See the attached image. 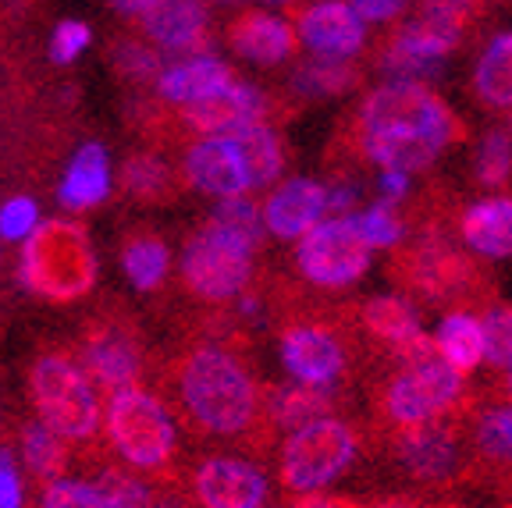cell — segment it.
<instances>
[{
	"label": "cell",
	"instance_id": "obj_1",
	"mask_svg": "<svg viewBox=\"0 0 512 508\" xmlns=\"http://www.w3.org/2000/svg\"><path fill=\"white\" fill-rule=\"evenodd\" d=\"M352 132L363 160L413 178L431 171L448 146L463 143L466 128L427 82L388 79L363 96Z\"/></svg>",
	"mask_w": 512,
	"mask_h": 508
},
{
	"label": "cell",
	"instance_id": "obj_2",
	"mask_svg": "<svg viewBox=\"0 0 512 508\" xmlns=\"http://www.w3.org/2000/svg\"><path fill=\"white\" fill-rule=\"evenodd\" d=\"M178 405L200 434L242 437L260 416V391L235 352L200 345L178 366Z\"/></svg>",
	"mask_w": 512,
	"mask_h": 508
},
{
	"label": "cell",
	"instance_id": "obj_3",
	"mask_svg": "<svg viewBox=\"0 0 512 508\" xmlns=\"http://www.w3.org/2000/svg\"><path fill=\"white\" fill-rule=\"evenodd\" d=\"M18 278L47 299H79L96 281V256L86 228L75 221H43L25 235Z\"/></svg>",
	"mask_w": 512,
	"mask_h": 508
},
{
	"label": "cell",
	"instance_id": "obj_4",
	"mask_svg": "<svg viewBox=\"0 0 512 508\" xmlns=\"http://www.w3.org/2000/svg\"><path fill=\"white\" fill-rule=\"evenodd\" d=\"M100 420H104V434L111 448L139 473H160L175 459V420H171L168 405L153 391L139 388V384L107 391Z\"/></svg>",
	"mask_w": 512,
	"mask_h": 508
},
{
	"label": "cell",
	"instance_id": "obj_5",
	"mask_svg": "<svg viewBox=\"0 0 512 508\" xmlns=\"http://www.w3.org/2000/svg\"><path fill=\"white\" fill-rule=\"evenodd\" d=\"M29 391L40 423L64 441H89L100 434V395L79 363L68 356H40L29 374Z\"/></svg>",
	"mask_w": 512,
	"mask_h": 508
},
{
	"label": "cell",
	"instance_id": "obj_6",
	"mask_svg": "<svg viewBox=\"0 0 512 508\" xmlns=\"http://www.w3.org/2000/svg\"><path fill=\"white\" fill-rule=\"evenodd\" d=\"M356 430L335 416H317L299 427L281 448L278 473L281 484L296 494H313L335 484L345 469L356 462Z\"/></svg>",
	"mask_w": 512,
	"mask_h": 508
},
{
	"label": "cell",
	"instance_id": "obj_7",
	"mask_svg": "<svg viewBox=\"0 0 512 508\" xmlns=\"http://www.w3.org/2000/svg\"><path fill=\"white\" fill-rule=\"evenodd\" d=\"M253 278V246L210 217L182 249V281L196 299L228 302Z\"/></svg>",
	"mask_w": 512,
	"mask_h": 508
},
{
	"label": "cell",
	"instance_id": "obj_8",
	"mask_svg": "<svg viewBox=\"0 0 512 508\" xmlns=\"http://www.w3.org/2000/svg\"><path fill=\"white\" fill-rule=\"evenodd\" d=\"M463 402V374L452 370L441 356L409 359L406 370L388 381L381 395L384 416L395 427H416L448 416Z\"/></svg>",
	"mask_w": 512,
	"mask_h": 508
},
{
	"label": "cell",
	"instance_id": "obj_9",
	"mask_svg": "<svg viewBox=\"0 0 512 508\" xmlns=\"http://www.w3.org/2000/svg\"><path fill=\"white\" fill-rule=\"evenodd\" d=\"M367 239L349 217H324L306 235H299L296 263L303 278L317 288H349L370 270Z\"/></svg>",
	"mask_w": 512,
	"mask_h": 508
},
{
	"label": "cell",
	"instance_id": "obj_10",
	"mask_svg": "<svg viewBox=\"0 0 512 508\" xmlns=\"http://www.w3.org/2000/svg\"><path fill=\"white\" fill-rule=\"evenodd\" d=\"M413 292H420L424 299L445 302V299H477V270H473L470 256L459 253L456 246H448L438 235H427L413 249H406V256H399V267Z\"/></svg>",
	"mask_w": 512,
	"mask_h": 508
},
{
	"label": "cell",
	"instance_id": "obj_11",
	"mask_svg": "<svg viewBox=\"0 0 512 508\" xmlns=\"http://www.w3.org/2000/svg\"><path fill=\"white\" fill-rule=\"evenodd\" d=\"M296 36L310 54L352 61L367 47V22L345 0H313L296 15Z\"/></svg>",
	"mask_w": 512,
	"mask_h": 508
},
{
	"label": "cell",
	"instance_id": "obj_12",
	"mask_svg": "<svg viewBox=\"0 0 512 508\" xmlns=\"http://www.w3.org/2000/svg\"><path fill=\"white\" fill-rule=\"evenodd\" d=\"M143 40L164 57H189L210 43V4L207 0H157L139 18Z\"/></svg>",
	"mask_w": 512,
	"mask_h": 508
},
{
	"label": "cell",
	"instance_id": "obj_13",
	"mask_svg": "<svg viewBox=\"0 0 512 508\" xmlns=\"http://www.w3.org/2000/svg\"><path fill=\"white\" fill-rule=\"evenodd\" d=\"M473 18H477V0H420L416 15L402 29H395V36L416 54L445 61L459 50Z\"/></svg>",
	"mask_w": 512,
	"mask_h": 508
},
{
	"label": "cell",
	"instance_id": "obj_14",
	"mask_svg": "<svg viewBox=\"0 0 512 508\" xmlns=\"http://www.w3.org/2000/svg\"><path fill=\"white\" fill-rule=\"evenodd\" d=\"M192 494L200 508H264L267 477L246 459L210 455L192 473Z\"/></svg>",
	"mask_w": 512,
	"mask_h": 508
},
{
	"label": "cell",
	"instance_id": "obj_15",
	"mask_svg": "<svg viewBox=\"0 0 512 508\" xmlns=\"http://www.w3.org/2000/svg\"><path fill=\"white\" fill-rule=\"evenodd\" d=\"M224 32H228V47L235 50V57L256 64V68H278V64L292 61L299 47L296 25L267 8L239 11Z\"/></svg>",
	"mask_w": 512,
	"mask_h": 508
},
{
	"label": "cell",
	"instance_id": "obj_16",
	"mask_svg": "<svg viewBox=\"0 0 512 508\" xmlns=\"http://www.w3.org/2000/svg\"><path fill=\"white\" fill-rule=\"evenodd\" d=\"M267 114H271V100L264 96V89L242 79L224 82L221 89L207 93L203 100L182 107L185 125L196 128L200 135L235 132V128L253 125V121H267Z\"/></svg>",
	"mask_w": 512,
	"mask_h": 508
},
{
	"label": "cell",
	"instance_id": "obj_17",
	"mask_svg": "<svg viewBox=\"0 0 512 508\" xmlns=\"http://www.w3.org/2000/svg\"><path fill=\"white\" fill-rule=\"evenodd\" d=\"M281 363L296 384L331 388L345 374V349L328 327L296 324L281 334Z\"/></svg>",
	"mask_w": 512,
	"mask_h": 508
},
{
	"label": "cell",
	"instance_id": "obj_18",
	"mask_svg": "<svg viewBox=\"0 0 512 508\" xmlns=\"http://www.w3.org/2000/svg\"><path fill=\"white\" fill-rule=\"evenodd\" d=\"M185 178L217 199L246 196L249 178L232 135H200L185 153Z\"/></svg>",
	"mask_w": 512,
	"mask_h": 508
},
{
	"label": "cell",
	"instance_id": "obj_19",
	"mask_svg": "<svg viewBox=\"0 0 512 508\" xmlns=\"http://www.w3.org/2000/svg\"><path fill=\"white\" fill-rule=\"evenodd\" d=\"M402 469L424 484H441L459 469V434L441 420L406 427L395 445Z\"/></svg>",
	"mask_w": 512,
	"mask_h": 508
},
{
	"label": "cell",
	"instance_id": "obj_20",
	"mask_svg": "<svg viewBox=\"0 0 512 508\" xmlns=\"http://www.w3.org/2000/svg\"><path fill=\"white\" fill-rule=\"evenodd\" d=\"M82 370L96 388L114 391L136 384L139 370H143V356L132 334H125L118 324H104L89 331L82 342Z\"/></svg>",
	"mask_w": 512,
	"mask_h": 508
},
{
	"label": "cell",
	"instance_id": "obj_21",
	"mask_svg": "<svg viewBox=\"0 0 512 508\" xmlns=\"http://www.w3.org/2000/svg\"><path fill=\"white\" fill-rule=\"evenodd\" d=\"M324 217H328V185H320L317 178H288L264 203V228L285 242L306 235Z\"/></svg>",
	"mask_w": 512,
	"mask_h": 508
},
{
	"label": "cell",
	"instance_id": "obj_22",
	"mask_svg": "<svg viewBox=\"0 0 512 508\" xmlns=\"http://www.w3.org/2000/svg\"><path fill=\"white\" fill-rule=\"evenodd\" d=\"M232 79H235L232 64L221 61V57L207 47V50H200V54L175 57L171 64H164L153 82H157V96L164 100V104L189 107Z\"/></svg>",
	"mask_w": 512,
	"mask_h": 508
},
{
	"label": "cell",
	"instance_id": "obj_23",
	"mask_svg": "<svg viewBox=\"0 0 512 508\" xmlns=\"http://www.w3.org/2000/svg\"><path fill=\"white\" fill-rule=\"evenodd\" d=\"M360 320L377 342L392 345V349L402 352L406 359L431 356L434 342L424 334V327H420L416 310L406 299H399V295H377V299H370L367 306H363Z\"/></svg>",
	"mask_w": 512,
	"mask_h": 508
},
{
	"label": "cell",
	"instance_id": "obj_24",
	"mask_svg": "<svg viewBox=\"0 0 512 508\" xmlns=\"http://www.w3.org/2000/svg\"><path fill=\"white\" fill-rule=\"evenodd\" d=\"M463 242L484 260H509L512 256V196L477 199L459 217Z\"/></svg>",
	"mask_w": 512,
	"mask_h": 508
},
{
	"label": "cell",
	"instance_id": "obj_25",
	"mask_svg": "<svg viewBox=\"0 0 512 508\" xmlns=\"http://www.w3.org/2000/svg\"><path fill=\"white\" fill-rule=\"evenodd\" d=\"M107 192H111V157H107V150L100 143L79 146L61 189H57V199L68 210H89L96 203H104Z\"/></svg>",
	"mask_w": 512,
	"mask_h": 508
},
{
	"label": "cell",
	"instance_id": "obj_26",
	"mask_svg": "<svg viewBox=\"0 0 512 508\" xmlns=\"http://www.w3.org/2000/svg\"><path fill=\"white\" fill-rule=\"evenodd\" d=\"M363 72L352 61L342 57H317L310 54L306 61H299L292 68V79H288V93L303 96V100H335L360 86Z\"/></svg>",
	"mask_w": 512,
	"mask_h": 508
},
{
	"label": "cell",
	"instance_id": "obj_27",
	"mask_svg": "<svg viewBox=\"0 0 512 508\" xmlns=\"http://www.w3.org/2000/svg\"><path fill=\"white\" fill-rule=\"evenodd\" d=\"M224 135H232L235 146H239L249 189H267L271 182H278V175L285 171V150H281L278 132L267 121H253V125H242Z\"/></svg>",
	"mask_w": 512,
	"mask_h": 508
},
{
	"label": "cell",
	"instance_id": "obj_28",
	"mask_svg": "<svg viewBox=\"0 0 512 508\" xmlns=\"http://www.w3.org/2000/svg\"><path fill=\"white\" fill-rule=\"evenodd\" d=\"M434 352L452 370H459V374H473L484 363V327H480V317H473L466 310L448 313L438 324V334H434Z\"/></svg>",
	"mask_w": 512,
	"mask_h": 508
},
{
	"label": "cell",
	"instance_id": "obj_29",
	"mask_svg": "<svg viewBox=\"0 0 512 508\" xmlns=\"http://www.w3.org/2000/svg\"><path fill=\"white\" fill-rule=\"evenodd\" d=\"M473 93L484 107L509 111L512 107V32H498L488 47L480 50L473 68Z\"/></svg>",
	"mask_w": 512,
	"mask_h": 508
},
{
	"label": "cell",
	"instance_id": "obj_30",
	"mask_svg": "<svg viewBox=\"0 0 512 508\" xmlns=\"http://www.w3.org/2000/svg\"><path fill=\"white\" fill-rule=\"evenodd\" d=\"M260 409H267L278 427H299L306 420L328 416L331 388H310V384H292V388H271L260 398Z\"/></svg>",
	"mask_w": 512,
	"mask_h": 508
},
{
	"label": "cell",
	"instance_id": "obj_31",
	"mask_svg": "<svg viewBox=\"0 0 512 508\" xmlns=\"http://www.w3.org/2000/svg\"><path fill=\"white\" fill-rule=\"evenodd\" d=\"M121 263H125L128 281L139 288V292H153L160 281L168 278L171 270V253L168 246L153 235H136L128 239L125 249H121Z\"/></svg>",
	"mask_w": 512,
	"mask_h": 508
},
{
	"label": "cell",
	"instance_id": "obj_32",
	"mask_svg": "<svg viewBox=\"0 0 512 508\" xmlns=\"http://www.w3.org/2000/svg\"><path fill=\"white\" fill-rule=\"evenodd\" d=\"M22 459L25 466L36 473L40 480H57L68 466V445L64 437H57L47 423H25L22 427Z\"/></svg>",
	"mask_w": 512,
	"mask_h": 508
},
{
	"label": "cell",
	"instance_id": "obj_33",
	"mask_svg": "<svg viewBox=\"0 0 512 508\" xmlns=\"http://www.w3.org/2000/svg\"><path fill=\"white\" fill-rule=\"evenodd\" d=\"M473 175L488 189H502L512 178V135L505 128H491L480 135L477 153H473Z\"/></svg>",
	"mask_w": 512,
	"mask_h": 508
},
{
	"label": "cell",
	"instance_id": "obj_34",
	"mask_svg": "<svg viewBox=\"0 0 512 508\" xmlns=\"http://www.w3.org/2000/svg\"><path fill=\"white\" fill-rule=\"evenodd\" d=\"M473 441H477V455L495 466H512V409L498 405L480 416L473 427Z\"/></svg>",
	"mask_w": 512,
	"mask_h": 508
},
{
	"label": "cell",
	"instance_id": "obj_35",
	"mask_svg": "<svg viewBox=\"0 0 512 508\" xmlns=\"http://www.w3.org/2000/svg\"><path fill=\"white\" fill-rule=\"evenodd\" d=\"M121 182H125V189L139 199H164L171 192V185H175V175H171V167L160 157L139 153V157H132L125 164Z\"/></svg>",
	"mask_w": 512,
	"mask_h": 508
},
{
	"label": "cell",
	"instance_id": "obj_36",
	"mask_svg": "<svg viewBox=\"0 0 512 508\" xmlns=\"http://www.w3.org/2000/svg\"><path fill=\"white\" fill-rule=\"evenodd\" d=\"M441 64L445 61H434V57L409 50L399 36H392V40L384 43L381 57H377V68H381L388 79H409V82H427L431 75L441 72Z\"/></svg>",
	"mask_w": 512,
	"mask_h": 508
},
{
	"label": "cell",
	"instance_id": "obj_37",
	"mask_svg": "<svg viewBox=\"0 0 512 508\" xmlns=\"http://www.w3.org/2000/svg\"><path fill=\"white\" fill-rule=\"evenodd\" d=\"M96 491L104 494V501L111 508H153V494L146 487V480H139L136 473H128V469H100V477H96Z\"/></svg>",
	"mask_w": 512,
	"mask_h": 508
},
{
	"label": "cell",
	"instance_id": "obj_38",
	"mask_svg": "<svg viewBox=\"0 0 512 508\" xmlns=\"http://www.w3.org/2000/svg\"><path fill=\"white\" fill-rule=\"evenodd\" d=\"M352 221H356V228H360V235L367 239L370 249H392L406 235V224H402L399 210L392 203H381V199L370 210H363V214H352Z\"/></svg>",
	"mask_w": 512,
	"mask_h": 508
},
{
	"label": "cell",
	"instance_id": "obj_39",
	"mask_svg": "<svg viewBox=\"0 0 512 508\" xmlns=\"http://www.w3.org/2000/svg\"><path fill=\"white\" fill-rule=\"evenodd\" d=\"M214 221L224 224L228 231H235V235H242V239L249 242V246H260L264 242V214H260V207H256L249 196H228L221 199V207L214 210Z\"/></svg>",
	"mask_w": 512,
	"mask_h": 508
},
{
	"label": "cell",
	"instance_id": "obj_40",
	"mask_svg": "<svg viewBox=\"0 0 512 508\" xmlns=\"http://www.w3.org/2000/svg\"><path fill=\"white\" fill-rule=\"evenodd\" d=\"M114 64H118V72L125 75V79L150 82V79H157L160 68H164V54L146 40H121V43H114Z\"/></svg>",
	"mask_w": 512,
	"mask_h": 508
},
{
	"label": "cell",
	"instance_id": "obj_41",
	"mask_svg": "<svg viewBox=\"0 0 512 508\" xmlns=\"http://www.w3.org/2000/svg\"><path fill=\"white\" fill-rule=\"evenodd\" d=\"M484 359L491 366H509L512 363V306H491L484 317Z\"/></svg>",
	"mask_w": 512,
	"mask_h": 508
},
{
	"label": "cell",
	"instance_id": "obj_42",
	"mask_svg": "<svg viewBox=\"0 0 512 508\" xmlns=\"http://www.w3.org/2000/svg\"><path fill=\"white\" fill-rule=\"evenodd\" d=\"M43 508H111L104 501V494L96 491L86 480H50L43 491Z\"/></svg>",
	"mask_w": 512,
	"mask_h": 508
},
{
	"label": "cell",
	"instance_id": "obj_43",
	"mask_svg": "<svg viewBox=\"0 0 512 508\" xmlns=\"http://www.w3.org/2000/svg\"><path fill=\"white\" fill-rule=\"evenodd\" d=\"M93 43V29H89L82 18H64L54 25V36H50V61L54 64H72Z\"/></svg>",
	"mask_w": 512,
	"mask_h": 508
},
{
	"label": "cell",
	"instance_id": "obj_44",
	"mask_svg": "<svg viewBox=\"0 0 512 508\" xmlns=\"http://www.w3.org/2000/svg\"><path fill=\"white\" fill-rule=\"evenodd\" d=\"M36 224H40V207H36V199L15 196L0 207V239L4 242H22Z\"/></svg>",
	"mask_w": 512,
	"mask_h": 508
},
{
	"label": "cell",
	"instance_id": "obj_45",
	"mask_svg": "<svg viewBox=\"0 0 512 508\" xmlns=\"http://www.w3.org/2000/svg\"><path fill=\"white\" fill-rule=\"evenodd\" d=\"M363 22H374V25H392L413 8V0H345Z\"/></svg>",
	"mask_w": 512,
	"mask_h": 508
},
{
	"label": "cell",
	"instance_id": "obj_46",
	"mask_svg": "<svg viewBox=\"0 0 512 508\" xmlns=\"http://www.w3.org/2000/svg\"><path fill=\"white\" fill-rule=\"evenodd\" d=\"M22 477H18L15 455L0 452V508H22Z\"/></svg>",
	"mask_w": 512,
	"mask_h": 508
},
{
	"label": "cell",
	"instance_id": "obj_47",
	"mask_svg": "<svg viewBox=\"0 0 512 508\" xmlns=\"http://www.w3.org/2000/svg\"><path fill=\"white\" fill-rule=\"evenodd\" d=\"M356 189L352 185H345V182H338V185H331L328 189V214L331 217H349L352 210H356Z\"/></svg>",
	"mask_w": 512,
	"mask_h": 508
},
{
	"label": "cell",
	"instance_id": "obj_48",
	"mask_svg": "<svg viewBox=\"0 0 512 508\" xmlns=\"http://www.w3.org/2000/svg\"><path fill=\"white\" fill-rule=\"evenodd\" d=\"M377 189H381V203H402L409 192V178L399 175V171H381V178H377Z\"/></svg>",
	"mask_w": 512,
	"mask_h": 508
},
{
	"label": "cell",
	"instance_id": "obj_49",
	"mask_svg": "<svg viewBox=\"0 0 512 508\" xmlns=\"http://www.w3.org/2000/svg\"><path fill=\"white\" fill-rule=\"evenodd\" d=\"M296 508H363V505L352 498H342V494L313 491V494H303V498L296 501Z\"/></svg>",
	"mask_w": 512,
	"mask_h": 508
},
{
	"label": "cell",
	"instance_id": "obj_50",
	"mask_svg": "<svg viewBox=\"0 0 512 508\" xmlns=\"http://www.w3.org/2000/svg\"><path fill=\"white\" fill-rule=\"evenodd\" d=\"M107 4H111L114 15L128 18V22H139V18H143L157 0H107Z\"/></svg>",
	"mask_w": 512,
	"mask_h": 508
},
{
	"label": "cell",
	"instance_id": "obj_51",
	"mask_svg": "<svg viewBox=\"0 0 512 508\" xmlns=\"http://www.w3.org/2000/svg\"><path fill=\"white\" fill-rule=\"evenodd\" d=\"M210 8H246V4H260V8H296L299 0H207Z\"/></svg>",
	"mask_w": 512,
	"mask_h": 508
},
{
	"label": "cell",
	"instance_id": "obj_52",
	"mask_svg": "<svg viewBox=\"0 0 512 508\" xmlns=\"http://www.w3.org/2000/svg\"><path fill=\"white\" fill-rule=\"evenodd\" d=\"M153 508H185V505H182V501H178V498H171V494H168V498L153 501Z\"/></svg>",
	"mask_w": 512,
	"mask_h": 508
},
{
	"label": "cell",
	"instance_id": "obj_53",
	"mask_svg": "<svg viewBox=\"0 0 512 508\" xmlns=\"http://www.w3.org/2000/svg\"><path fill=\"white\" fill-rule=\"evenodd\" d=\"M374 508H413L409 501H402V498H388V501H381V505H374Z\"/></svg>",
	"mask_w": 512,
	"mask_h": 508
},
{
	"label": "cell",
	"instance_id": "obj_54",
	"mask_svg": "<svg viewBox=\"0 0 512 508\" xmlns=\"http://www.w3.org/2000/svg\"><path fill=\"white\" fill-rule=\"evenodd\" d=\"M505 132H509V135H512V107H509V125H505Z\"/></svg>",
	"mask_w": 512,
	"mask_h": 508
},
{
	"label": "cell",
	"instance_id": "obj_55",
	"mask_svg": "<svg viewBox=\"0 0 512 508\" xmlns=\"http://www.w3.org/2000/svg\"><path fill=\"white\" fill-rule=\"evenodd\" d=\"M505 370H509V395H512V363H509V366H505Z\"/></svg>",
	"mask_w": 512,
	"mask_h": 508
}]
</instances>
